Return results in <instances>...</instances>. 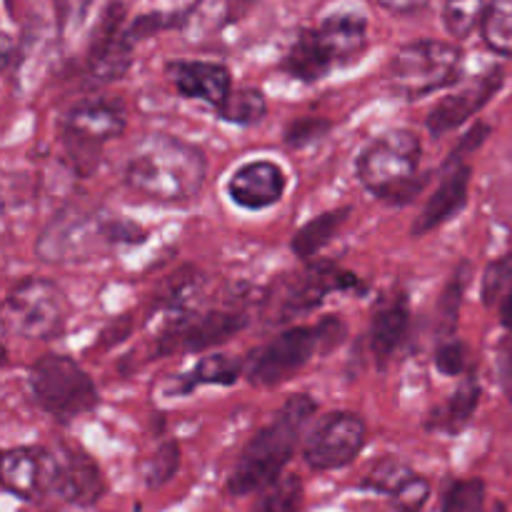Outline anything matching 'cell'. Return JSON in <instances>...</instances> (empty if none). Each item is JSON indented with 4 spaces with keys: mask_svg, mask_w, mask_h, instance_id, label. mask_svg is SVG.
Returning a JSON list of instances; mask_svg holds the SVG:
<instances>
[{
    "mask_svg": "<svg viewBox=\"0 0 512 512\" xmlns=\"http://www.w3.org/2000/svg\"><path fill=\"white\" fill-rule=\"evenodd\" d=\"M410 303L408 293H393L375 308L370 320V350L380 368L395 358L410 333Z\"/></svg>",
    "mask_w": 512,
    "mask_h": 512,
    "instance_id": "44dd1931",
    "label": "cell"
},
{
    "mask_svg": "<svg viewBox=\"0 0 512 512\" xmlns=\"http://www.w3.org/2000/svg\"><path fill=\"white\" fill-rule=\"evenodd\" d=\"M300 505H303V483L298 475H285L260 490L258 503L250 512H300Z\"/></svg>",
    "mask_w": 512,
    "mask_h": 512,
    "instance_id": "83f0119b",
    "label": "cell"
},
{
    "mask_svg": "<svg viewBox=\"0 0 512 512\" xmlns=\"http://www.w3.org/2000/svg\"><path fill=\"white\" fill-rule=\"evenodd\" d=\"M30 395L43 413L58 423H73L98 408L100 393L93 378L68 355H43L30 365Z\"/></svg>",
    "mask_w": 512,
    "mask_h": 512,
    "instance_id": "ba28073f",
    "label": "cell"
},
{
    "mask_svg": "<svg viewBox=\"0 0 512 512\" xmlns=\"http://www.w3.org/2000/svg\"><path fill=\"white\" fill-rule=\"evenodd\" d=\"M410 473H415V470L410 468L408 463H403V460H398V458H385V460H380V463L373 465V470L365 475V480L360 483V488L375 490V493H383L390 498V495H393V490L398 488V485L403 483Z\"/></svg>",
    "mask_w": 512,
    "mask_h": 512,
    "instance_id": "4dcf8cb0",
    "label": "cell"
},
{
    "mask_svg": "<svg viewBox=\"0 0 512 512\" xmlns=\"http://www.w3.org/2000/svg\"><path fill=\"white\" fill-rule=\"evenodd\" d=\"M345 335L348 325L338 315H328L313 325H295L255 350L245 363V375L258 388H278L308 368L310 360L338 348Z\"/></svg>",
    "mask_w": 512,
    "mask_h": 512,
    "instance_id": "8992f818",
    "label": "cell"
},
{
    "mask_svg": "<svg viewBox=\"0 0 512 512\" xmlns=\"http://www.w3.org/2000/svg\"><path fill=\"white\" fill-rule=\"evenodd\" d=\"M135 43L128 38V23H125L123 3H110L103 13V20L95 28L93 40L88 48V63H85V80L90 88L115 83L128 73L133 63Z\"/></svg>",
    "mask_w": 512,
    "mask_h": 512,
    "instance_id": "5bb4252c",
    "label": "cell"
},
{
    "mask_svg": "<svg viewBox=\"0 0 512 512\" xmlns=\"http://www.w3.org/2000/svg\"><path fill=\"white\" fill-rule=\"evenodd\" d=\"M423 143L413 130L395 128L378 135L360 150L355 175L360 185L388 205H410L428 185V175H418Z\"/></svg>",
    "mask_w": 512,
    "mask_h": 512,
    "instance_id": "5b68a950",
    "label": "cell"
},
{
    "mask_svg": "<svg viewBox=\"0 0 512 512\" xmlns=\"http://www.w3.org/2000/svg\"><path fill=\"white\" fill-rule=\"evenodd\" d=\"M503 385H505V393H508V398L512 403V340L503 353Z\"/></svg>",
    "mask_w": 512,
    "mask_h": 512,
    "instance_id": "ab89813d",
    "label": "cell"
},
{
    "mask_svg": "<svg viewBox=\"0 0 512 512\" xmlns=\"http://www.w3.org/2000/svg\"><path fill=\"white\" fill-rule=\"evenodd\" d=\"M485 483L478 478L458 480L443 498V512H483Z\"/></svg>",
    "mask_w": 512,
    "mask_h": 512,
    "instance_id": "1f68e13d",
    "label": "cell"
},
{
    "mask_svg": "<svg viewBox=\"0 0 512 512\" xmlns=\"http://www.w3.org/2000/svg\"><path fill=\"white\" fill-rule=\"evenodd\" d=\"M380 5H383L385 10H390V13H415V10L425 8V5L430 3V0H378Z\"/></svg>",
    "mask_w": 512,
    "mask_h": 512,
    "instance_id": "f35d334b",
    "label": "cell"
},
{
    "mask_svg": "<svg viewBox=\"0 0 512 512\" xmlns=\"http://www.w3.org/2000/svg\"><path fill=\"white\" fill-rule=\"evenodd\" d=\"M315 413L318 403L308 393L290 395L273 420L248 440L228 480V493L240 498L273 485L293 460L300 435Z\"/></svg>",
    "mask_w": 512,
    "mask_h": 512,
    "instance_id": "3957f363",
    "label": "cell"
},
{
    "mask_svg": "<svg viewBox=\"0 0 512 512\" xmlns=\"http://www.w3.org/2000/svg\"><path fill=\"white\" fill-rule=\"evenodd\" d=\"M470 278H473V263L470 260H463L458 263V268L453 270V275L445 283L443 293H440L438 300V318H440V330L445 335H450L458 325V315H460V305L465 300V290H468Z\"/></svg>",
    "mask_w": 512,
    "mask_h": 512,
    "instance_id": "4316f807",
    "label": "cell"
},
{
    "mask_svg": "<svg viewBox=\"0 0 512 512\" xmlns=\"http://www.w3.org/2000/svg\"><path fill=\"white\" fill-rule=\"evenodd\" d=\"M480 395H483V388H480L478 380L473 375L465 378L460 388L430 413V418L425 420V430L440 435H460L473 420L480 405Z\"/></svg>",
    "mask_w": 512,
    "mask_h": 512,
    "instance_id": "7402d4cb",
    "label": "cell"
},
{
    "mask_svg": "<svg viewBox=\"0 0 512 512\" xmlns=\"http://www.w3.org/2000/svg\"><path fill=\"white\" fill-rule=\"evenodd\" d=\"M148 230L130 218L85 203H68L45 223L35 255L48 265H78L103 258L115 248L140 245Z\"/></svg>",
    "mask_w": 512,
    "mask_h": 512,
    "instance_id": "7a4b0ae2",
    "label": "cell"
},
{
    "mask_svg": "<svg viewBox=\"0 0 512 512\" xmlns=\"http://www.w3.org/2000/svg\"><path fill=\"white\" fill-rule=\"evenodd\" d=\"M330 130L328 120L320 118H298L285 128V143L293 148H303V145L320 140Z\"/></svg>",
    "mask_w": 512,
    "mask_h": 512,
    "instance_id": "8d00e7d4",
    "label": "cell"
},
{
    "mask_svg": "<svg viewBox=\"0 0 512 512\" xmlns=\"http://www.w3.org/2000/svg\"><path fill=\"white\" fill-rule=\"evenodd\" d=\"M430 480L418 473H410L390 495L395 512H423L430 500Z\"/></svg>",
    "mask_w": 512,
    "mask_h": 512,
    "instance_id": "d6a6232c",
    "label": "cell"
},
{
    "mask_svg": "<svg viewBox=\"0 0 512 512\" xmlns=\"http://www.w3.org/2000/svg\"><path fill=\"white\" fill-rule=\"evenodd\" d=\"M470 178H473V170H470L468 160H445L443 178L435 185L433 195H430L428 203L423 205V210H420L418 220H415L413 225L415 238H423V235L443 228V225L450 223L460 210H465L470 198Z\"/></svg>",
    "mask_w": 512,
    "mask_h": 512,
    "instance_id": "e0dca14e",
    "label": "cell"
},
{
    "mask_svg": "<svg viewBox=\"0 0 512 512\" xmlns=\"http://www.w3.org/2000/svg\"><path fill=\"white\" fill-rule=\"evenodd\" d=\"M463 48L453 40H413L390 58L385 80L405 100H420L460 83Z\"/></svg>",
    "mask_w": 512,
    "mask_h": 512,
    "instance_id": "52a82bcc",
    "label": "cell"
},
{
    "mask_svg": "<svg viewBox=\"0 0 512 512\" xmlns=\"http://www.w3.org/2000/svg\"><path fill=\"white\" fill-rule=\"evenodd\" d=\"M288 175L275 160H250L240 165L228 180V195L238 208L265 210L283 200Z\"/></svg>",
    "mask_w": 512,
    "mask_h": 512,
    "instance_id": "d6986e66",
    "label": "cell"
},
{
    "mask_svg": "<svg viewBox=\"0 0 512 512\" xmlns=\"http://www.w3.org/2000/svg\"><path fill=\"white\" fill-rule=\"evenodd\" d=\"M490 0H445L443 20L455 40H465L475 28H480Z\"/></svg>",
    "mask_w": 512,
    "mask_h": 512,
    "instance_id": "f1b7e54d",
    "label": "cell"
},
{
    "mask_svg": "<svg viewBox=\"0 0 512 512\" xmlns=\"http://www.w3.org/2000/svg\"><path fill=\"white\" fill-rule=\"evenodd\" d=\"M480 33L493 53L512 58V0H490Z\"/></svg>",
    "mask_w": 512,
    "mask_h": 512,
    "instance_id": "484cf974",
    "label": "cell"
},
{
    "mask_svg": "<svg viewBox=\"0 0 512 512\" xmlns=\"http://www.w3.org/2000/svg\"><path fill=\"white\" fill-rule=\"evenodd\" d=\"M93 3L95 0H53L55 25H58L60 38H68L75 30L83 28Z\"/></svg>",
    "mask_w": 512,
    "mask_h": 512,
    "instance_id": "e575fe53",
    "label": "cell"
},
{
    "mask_svg": "<svg viewBox=\"0 0 512 512\" xmlns=\"http://www.w3.org/2000/svg\"><path fill=\"white\" fill-rule=\"evenodd\" d=\"M368 443V423L353 410H338L320 420L305 438V463L320 473L348 468Z\"/></svg>",
    "mask_w": 512,
    "mask_h": 512,
    "instance_id": "7c38bea8",
    "label": "cell"
},
{
    "mask_svg": "<svg viewBox=\"0 0 512 512\" xmlns=\"http://www.w3.org/2000/svg\"><path fill=\"white\" fill-rule=\"evenodd\" d=\"M512 288V253L493 260L483 273V300L485 305H495L508 295Z\"/></svg>",
    "mask_w": 512,
    "mask_h": 512,
    "instance_id": "836d02e7",
    "label": "cell"
},
{
    "mask_svg": "<svg viewBox=\"0 0 512 512\" xmlns=\"http://www.w3.org/2000/svg\"><path fill=\"white\" fill-rule=\"evenodd\" d=\"M365 290L368 285L353 270L340 268L338 263H330V260L310 263L303 273L293 275L285 283L283 298L278 300V308H275L278 313L275 318L293 320L295 315L313 313L328 300L330 293H365Z\"/></svg>",
    "mask_w": 512,
    "mask_h": 512,
    "instance_id": "4fadbf2b",
    "label": "cell"
},
{
    "mask_svg": "<svg viewBox=\"0 0 512 512\" xmlns=\"http://www.w3.org/2000/svg\"><path fill=\"white\" fill-rule=\"evenodd\" d=\"M350 213L353 208H335V210H325V213L315 215L313 220L298 228V233L293 235V253L298 255L300 260H313L320 250L328 248L330 243L335 240V235L345 228V223L350 220Z\"/></svg>",
    "mask_w": 512,
    "mask_h": 512,
    "instance_id": "cb8c5ba5",
    "label": "cell"
},
{
    "mask_svg": "<svg viewBox=\"0 0 512 512\" xmlns=\"http://www.w3.org/2000/svg\"><path fill=\"white\" fill-rule=\"evenodd\" d=\"M500 323H503L505 330L512 333V288L508 290V295L500 300Z\"/></svg>",
    "mask_w": 512,
    "mask_h": 512,
    "instance_id": "60d3db41",
    "label": "cell"
},
{
    "mask_svg": "<svg viewBox=\"0 0 512 512\" xmlns=\"http://www.w3.org/2000/svg\"><path fill=\"white\" fill-rule=\"evenodd\" d=\"M50 493L75 508H93L105 495V475L83 448L60 443L50 450Z\"/></svg>",
    "mask_w": 512,
    "mask_h": 512,
    "instance_id": "9a60e30c",
    "label": "cell"
},
{
    "mask_svg": "<svg viewBox=\"0 0 512 512\" xmlns=\"http://www.w3.org/2000/svg\"><path fill=\"white\" fill-rule=\"evenodd\" d=\"M368 48V18L358 10H338L298 38L280 60V70L300 83H318L335 68L350 65Z\"/></svg>",
    "mask_w": 512,
    "mask_h": 512,
    "instance_id": "277c9868",
    "label": "cell"
},
{
    "mask_svg": "<svg viewBox=\"0 0 512 512\" xmlns=\"http://www.w3.org/2000/svg\"><path fill=\"white\" fill-rule=\"evenodd\" d=\"M505 85V70L503 68H490L488 73L475 75L473 80L460 85L458 90H453L450 95H445L433 110H430L428 125L430 133L435 138L440 135H448L453 130H458L460 125L468 123L473 115H478L495 95L500 93V88Z\"/></svg>",
    "mask_w": 512,
    "mask_h": 512,
    "instance_id": "2e32d148",
    "label": "cell"
},
{
    "mask_svg": "<svg viewBox=\"0 0 512 512\" xmlns=\"http://www.w3.org/2000/svg\"><path fill=\"white\" fill-rule=\"evenodd\" d=\"M70 320V300L55 280L33 278L13 285L3 303L5 330L28 340H55Z\"/></svg>",
    "mask_w": 512,
    "mask_h": 512,
    "instance_id": "30bf717a",
    "label": "cell"
},
{
    "mask_svg": "<svg viewBox=\"0 0 512 512\" xmlns=\"http://www.w3.org/2000/svg\"><path fill=\"white\" fill-rule=\"evenodd\" d=\"M490 512H508V508H505L503 503H495L493 508H490Z\"/></svg>",
    "mask_w": 512,
    "mask_h": 512,
    "instance_id": "b9f144b4",
    "label": "cell"
},
{
    "mask_svg": "<svg viewBox=\"0 0 512 512\" xmlns=\"http://www.w3.org/2000/svg\"><path fill=\"white\" fill-rule=\"evenodd\" d=\"M248 325L243 310H205L188 313L183 310L155 343V358H168L178 353H205L233 340Z\"/></svg>",
    "mask_w": 512,
    "mask_h": 512,
    "instance_id": "8fae6325",
    "label": "cell"
},
{
    "mask_svg": "<svg viewBox=\"0 0 512 512\" xmlns=\"http://www.w3.org/2000/svg\"><path fill=\"white\" fill-rule=\"evenodd\" d=\"M215 113H218V118L225 120V123L248 128V125L260 123V120L268 115V100H265L263 90L258 88H233L228 100H225Z\"/></svg>",
    "mask_w": 512,
    "mask_h": 512,
    "instance_id": "d4e9b609",
    "label": "cell"
},
{
    "mask_svg": "<svg viewBox=\"0 0 512 512\" xmlns=\"http://www.w3.org/2000/svg\"><path fill=\"white\" fill-rule=\"evenodd\" d=\"M0 480L15 498H43L50 490V450L8 448L0 458Z\"/></svg>",
    "mask_w": 512,
    "mask_h": 512,
    "instance_id": "ffe728a7",
    "label": "cell"
},
{
    "mask_svg": "<svg viewBox=\"0 0 512 512\" xmlns=\"http://www.w3.org/2000/svg\"><path fill=\"white\" fill-rule=\"evenodd\" d=\"M470 365V350L463 340H445L438 350H435V368L448 378H460L465 375Z\"/></svg>",
    "mask_w": 512,
    "mask_h": 512,
    "instance_id": "d590c367",
    "label": "cell"
},
{
    "mask_svg": "<svg viewBox=\"0 0 512 512\" xmlns=\"http://www.w3.org/2000/svg\"><path fill=\"white\" fill-rule=\"evenodd\" d=\"M125 128H128V115H125L123 105L98 98L75 103L60 123V143L73 163L75 173H93L103 158L100 153L105 145L120 138Z\"/></svg>",
    "mask_w": 512,
    "mask_h": 512,
    "instance_id": "9c48e42d",
    "label": "cell"
},
{
    "mask_svg": "<svg viewBox=\"0 0 512 512\" xmlns=\"http://www.w3.org/2000/svg\"><path fill=\"white\" fill-rule=\"evenodd\" d=\"M165 73H168L170 83L178 90L180 98L200 100V103L210 105L215 110L233 93L230 68L225 63H218V60L178 58L165 65Z\"/></svg>",
    "mask_w": 512,
    "mask_h": 512,
    "instance_id": "ac0fdd59",
    "label": "cell"
},
{
    "mask_svg": "<svg viewBox=\"0 0 512 512\" xmlns=\"http://www.w3.org/2000/svg\"><path fill=\"white\" fill-rule=\"evenodd\" d=\"M208 180V158L198 145L168 133H150L130 153L123 183L138 198L160 205L193 203Z\"/></svg>",
    "mask_w": 512,
    "mask_h": 512,
    "instance_id": "6da1fadb",
    "label": "cell"
},
{
    "mask_svg": "<svg viewBox=\"0 0 512 512\" xmlns=\"http://www.w3.org/2000/svg\"><path fill=\"white\" fill-rule=\"evenodd\" d=\"M128 333H130V320H115V323H110L108 328L100 333L98 345L100 348H110V345H115L118 340H123Z\"/></svg>",
    "mask_w": 512,
    "mask_h": 512,
    "instance_id": "74e56055",
    "label": "cell"
},
{
    "mask_svg": "<svg viewBox=\"0 0 512 512\" xmlns=\"http://www.w3.org/2000/svg\"><path fill=\"white\" fill-rule=\"evenodd\" d=\"M180 470V448L175 440H165L158 445L153 455L140 468V478L150 490H158L168 485Z\"/></svg>",
    "mask_w": 512,
    "mask_h": 512,
    "instance_id": "f546056e",
    "label": "cell"
},
{
    "mask_svg": "<svg viewBox=\"0 0 512 512\" xmlns=\"http://www.w3.org/2000/svg\"><path fill=\"white\" fill-rule=\"evenodd\" d=\"M243 375V363L230 355L213 353L203 355L188 373H183L178 378V388L173 390V395H190L198 388H205V385H223V388H230L235 385Z\"/></svg>",
    "mask_w": 512,
    "mask_h": 512,
    "instance_id": "603a6c76",
    "label": "cell"
}]
</instances>
